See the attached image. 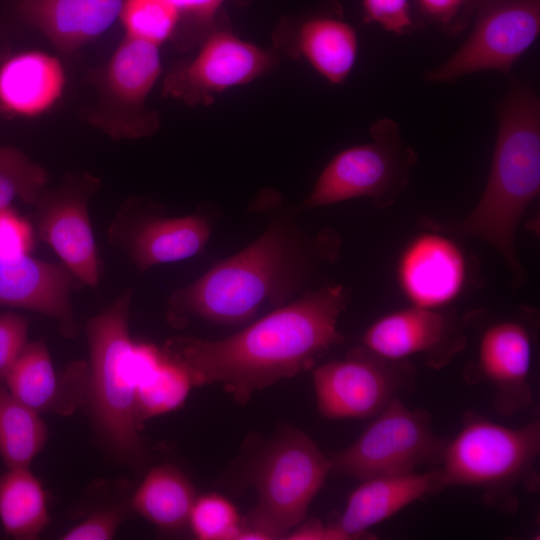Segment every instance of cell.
<instances>
[{"label": "cell", "mask_w": 540, "mask_h": 540, "mask_svg": "<svg viewBox=\"0 0 540 540\" xmlns=\"http://www.w3.org/2000/svg\"><path fill=\"white\" fill-rule=\"evenodd\" d=\"M349 301L343 285L307 290L228 337L173 336L161 350L193 386L220 385L245 405L256 392L313 368L343 343L338 322Z\"/></svg>", "instance_id": "obj_1"}, {"label": "cell", "mask_w": 540, "mask_h": 540, "mask_svg": "<svg viewBox=\"0 0 540 540\" xmlns=\"http://www.w3.org/2000/svg\"><path fill=\"white\" fill-rule=\"evenodd\" d=\"M299 211L276 206L251 244L172 292L168 323L178 329L193 319L239 325L264 306L278 308L307 291L318 270L337 259L341 239L333 229L310 233L298 221Z\"/></svg>", "instance_id": "obj_2"}, {"label": "cell", "mask_w": 540, "mask_h": 540, "mask_svg": "<svg viewBox=\"0 0 540 540\" xmlns=\"http://www.w3.org/2000/svg\"><path fill=\"white\" fill-rule=\"evenodd\" d=\"M496 110L495 146L477 204L459 222L431 221L456 236H471L489 244L521 283L524 271L515 250V235L540 192V99L531 84L511 77L508 92Z\"/></svg>", "instance_id": "obj_3"}, {"label": "cell", "mask_w": 540, "mask_h": 540, "mask_svg": "<svg viewBox=\"0 0 540 540\" xmlns=\"http://www.w3.org/2000/svg\"><path fill=\"white\" fill-rule=\"evenodd\" d=\"M131 288L86 325L89 349L86 403L93 426L110 454L133 467L145 460L135 413L134 341L128 328Z\"/></svg>", "instance_id": "obj_4"}, {"label": "cell", "mask_w": 540, "mask_h": 540, "mask_svg": "<svg viewBox=\"0 0 540 540\" xmlns=\"http://www.w3.org/2000/svg\"><path fill=\"white\" fill-rule=\"evenodd\" d=\"M539 454V419L510 428L468 412L459 432L444 446L436 469L438 492L470 486L483 492L486 503L513 510L518 487L533 493L539 488Z\"/></svg>", "instance_id": "obj_5"}, {"label": "cell", "mask_w": 540, "mask_h": 540, "mask_svg": "<svg viewBox=\"0 0 540 540\" xmlns=\"http://www.w3.org/2000/svg\"><path fill=\"white\" fill-rule=\"evenodd\" d=\"M331 471L329 457L303 431H280L255 461L249 481L257 503L238 540L285 539L304 521Z\"/></svg>", "instance_id": "obj_6"}, {"label": "cell", "mask_w": 540, "mask_h": 540, "mask_svg": "<svg viewBox=\"0 0 540 540\" xmlns=\"http://www.w3.org/2000/svg\"><path fill=\"white\" fill-rule=\"evenodd\" d=\"M372 141L336 154L319 175L302 209L366 198L391 207L408 185L418 154L401 137L399 124L383 117L370 127Z\"/></svg>", "instance_id": "obj_7"}, {"label": "cell", "mask_w": 540, "mask_h": 540, "mask_svg": "<svg viewBox=\"0 0 540 540\" xmlns=\"http://www.w3.org/2000/svg\"><path fill=\"white\" fill-rule=\"evenodd\" d=\"M373 418L355 442L329 457L331 471L362 481L440 463L446 441L435 433L427 411L395 397Z\"/></svg>", "instance_id": "obj_8"}, {"label": "cell", "mask_w": 540, "mask_h": 540, "mask_svg": "<svg viewBox=\"0 0 540 540\" xmlns=\"http://www.w3.org/2000/svg\"><path fill=\"white\" fill-rule=\"evenodd\" d=\"M473 29L442 64L427 70L431 83H451L469 74L510 75L517 60L540 33V0H477Z\"/></svg>", "instance_id": "obj_9"}, {"label": "cell", "mask_w": 540, "mask_h": 540, "mask_svg": "<svg viewBox=\"0 0 540 540\" xmlns=\"http://www.w3.org/2000/svg\"><path fill=\"white\" fill-rule=\"evenodd\" d=\"M312 379L324 418L368 419L400 392L413 389L415 369L408 360H390L359 344L345 357L316 366Z\"/></svg>", "instance_id": "obj_10"}, {"label": "cell", "mask_w": 540, "mask_h": 540, "mask_svg": "<svg viewBox=\"0 0 540 540\" xmlns=\"http://www.w3.org/2000/svg\"><path fill=\"white\" fill-rule=\"evenodd\" d=\"M214 225L207 210L172 217L163 205L133 198L116 212L108 228L110 245L141 272L191 258L205 249Z\"/></svg>", "instance_id": "obj_11"}, {"label": "cell", "mask_w": 540, "mask_h": 540, "mask_svg": "<svg viewBox=\"0 0 540 540\" xmlns=\"http://www.w3.org/2000/svg\"><path fill=\"white\" fill-rule=\"evenodd\" d=\"M423 230L401 249L395 276L410 305L445 309L472 283V262L456 235L421 221Z\"/></svg>", "instance_id": "obj_12"}, {"label": "cell", "mask_w": 540, "mask_h": 540, "mask_svg": "<svg viewBox=\"0 0 540 540\" xmlns=\"http://www.w3.org/2000/svg\"><path fill=\"white\" fill-rule=\"evenodd\" d=\"M96 181L88 176L68 179L59 189L43 191L36 203L35 232L83 283L96 288L101 278L89 216Z\"/></svg>", "instance_id": "obj_13"}, {"label": "cell", "mask_w": 540, "mask_h": 540, "mask_svg": "<svg viewBox=\"0 0 540 540\" xmlns=\"http://www.w3.org/2000/svg\"><path fill=\"white\" fill-rule=\"evenodd\" d=\"M360 344L390 359L420 356L427 366L440 370L467 344L464 321L445 309L409 305L376 319L362 334Z\"/></svg>", "instance_id": "obj_14"}, {"label": "cell", "mask_w": 540, "mask_h": 540, "mask_svg": "<svg viewBox=\"0 0 540 540\" xmlns=\"http://www.w3.org/2000/svg\"><path fill=\"white\" fill-rule=\"evenodd\" d=\"M533 344L528 322L519 317L490 321L480 329L475 358L465 376L492 386L494 408L500 414L513 415L532 402Z\"/></svg>", "instance_id": "obj_15"}, {"label": "cell", "mask_w": 540, "mask_h": 540, "mask_svg": "<svg viewBox=\"0 0 540 540\" xmlns=\"http://www.w3.org/2000/svg\"><path fill=\"white\" fill-rule=\"evenodd\" d=\"M278 61L276 54L244 42L229 31H214L196 58L175 70L166 91L189 104H208L223 90L265 74Z\"/></svg>", "instance_id": "obj_16"}, {"label": "cell", "mask_w": 540, "mask_h": 540, "mask_svg": "<svg viewBox=\"0 0 540 540\" xmlns=\"http://www.w3.org/2000/svg\"><path fill=\"white\" fill-rule=\"evenodd\" d=\"M83 283L62 262L0 256V305L38 312L54 319L61 333H77L72 293Z\"/></svg>", "instance_id": "obj_17"}, {"label": "cell", "mask_w": 540, "mask_h": 540, "mask_svg": "<svg viewBox=\"0 0 540 540\" xmlns=\"http://www.w3.org/2000/svg\"><path fill=\"white\" fill-rule=\"evenodd\" d=\"M9 392L38 413H73L86 403L87 363H74L62 375L44 341L27 342L3 380Z\"/></svg>", "instance_id": "obj_18"}, {"label": "cell", "mask_w": 540, "mask_h": 540, "mask_svg": "<svg viewBox=\"0 0 540 540\" xmlns=\"http://www.w3.org/2000/svg\"><path fill=\"white\" fill-rule=\"evenodd\" d=\"M437 493L436 469L362 480L350 494L340 519L328 525L332 540L361 538L371 527L415 501Z\"/></svg>", "instance_id": "obj_19"}, {"label": "cell", "mask_w": 540, "mask_h": 540, "mask_svg": "<svg viewBox=\"0 0 540 540\" xmlns=\"http://www.w3.org/2000/svg\"><path fill=\"white\" fill-rule=\"evenodd\" d=\"M124 0H19L20 14L60 49L72 51L107 30Z\"/></svg>", "instance_id": "obj_20"}, {"label": "cell", "mask_w": 540, "mask_h": 540, "mask_svg": "<svg viewBox=\"0 0 540 540\" xmlns=\"http://www.w3.org/2000/svg\"><path fill=\"white\" fill-rule=\"evenodd\" d=\"M63 86L64 73L56 58L22 53L0 68V105L13 114L34 116L54 104Z\"/></svg>", "instance_id": "obj_21"}, {"label": "cell", "mask_w": 540, "mask_h": 540, "mask_svg": "<svg viewBox=\"0 0 540 540\" xmlns=\"http://www.w3.org/2000/svg\"><path fill=\"white\" fill-rule=\"evenodd\" d=\"M197 496L187 476L177 467L152 468L131 499V508L158 529L177 532L188 526Z\"/></svg>", "instance_id": "obj_22"}, {"label": "cell", "mask_w": 540, "mask_h": 540, "mask_svg": "<svg viewBox=\"0 0 540 540\" xmlns=\"http://www.w3.org/2000/svg\"><path fill=\"white\" fill-rule=\"evenodd\" d=\"M297 47L319 74L339 85L345 82L356 61L358 36L344 20L319 16L302 25Z\"/></svg>", "instance_id": "obj_23"}, {"label": "cell", "mask_w": 540, "mask_h": 540, "mask_svg": "<svg viewBox=\"0 0 540 540\" xmlns=\"http://www.w3.org/2000/svg\"><path fill=\"white\" fill-rule=\"evenodd\" d=\"M0 521L18 540L38 538L50 522L45 491L29 467L8 468L0 476Z\"/></svg>", "instance_id": "obj_24"}, {"label": "cell", "mask_w": 540, "mask_h": 540, "mask_svg": "<svg viewBox=\"0 0 540 540\" xmlns=\"http://www.w3.org/2000/svg\"><path fill=\"white\" fill-rule=\"evenodd\" d=\"M37 411L0 384V456L7 468H27L44 448L48 430Z\"/></svg>", "instance_id": "obj_25"}, {"label": "cell", "mask_w": 540, "mask_h": 540, "mask_svg": "<svg viewBox=\"0 0 540 540\" xmlns=\"http://www.w3.org/2000/svg\"><path fill=\"white\" fill-rule=\"evenodd\" d=\"M158 45L127 36L115 52L108 71L114 93L127 102H140L160 73Z\"/></svg>", "instance_id": "obj_26"}, {"label": "cell", "mask_w": 540, "mask_h": 540, "mask_svg": "<svg viewBox=\"0 0 540 540\" xmlns=\"http://www.w3.org/2000/svg\"><path fill=\"white\" fill-rule=\"evenodd\" d=\"M163 355L162 363L136 384L135 413L140 429L148 419L181 407L193 387L187 372Z\"/></svg>", "instance_id": "obj_27"}, {"label": "cell", "mask_w": 540, "mask_h": 540, "mask_svg": "<svg viewBox=\"0 0 540 540\" xmlns=\"http://www.w3.org/2000/svg\"><path fill=\"white\" fill-rule=\"evenodd\" d=\"M47 173L21 151L0 146V211L20 198L34 205L45 190Z\"/></svg>", "instance_id": "obj_28"}, {"label": "cell", "mask_w": 540, "mask_h": 540, "mask_svg": "<svg viewBox=\"0 0 540 540\" xmlns=\"http://www.w3.org/2000/svg\"><path fill=\"white\" fill-rule=\"evenodd\" d=\"M243 521L235 505L218 493L196 498L188 526L200 540H238Z\"/></svg>", "instance_id": "obj_29"}, {"label": "cell", "mask_w": 540, "mask_h": 540, "mask_svg": "<svg viewBox=\"0 0 540 540\" xmlns=\"http://www.w3.org/2000/svg\"><path fill=\"white\" fill-rule=\"evenodd\" d=\"M179 11L165 0H124L120 17L129 36L154 43L174 31Z\"/></svg>", "instance_id": "obj_30"}, {"label": "cell", "mask_w": 540, "mask_h": 540, "mask_svg": "<svg viewBox=\"0 0 540 540\" xmlns=\"http://www.w3.org/2000/svg\"><path fill=\"white\" fill-rule=\"evenodd\" d=\"M365 23H374L396 36L413 33L421 25L416 21L411 0H362Z\"/></svg>", "instance_id": "obj_31"}, {"label": "cell", "mask_w": 540, "mask_h": 540, "mask_svg": "<svg viewBox=\"0 0 540 540\" xmlns=\"http://www.w3.org/2000/svg\"><path fill=\"white\" fill-rule=\"evenodd\" d=\"M34 225L13 209L0 211V256L29 255L35 246Z\"/></svg>", "instance_id": "obj_32"}, {"label": "cell", "mask_w": 540, "mask_h": 540, "mask_svg": "<svg viewBox=\"0 0 540 540\" xmlns=\"http://www.w3.org/2000/svg\"><path fill=\"white\" fill-rule=\"evenodd\" d=\"M28 321L25 317L6 312L0 314V381L27 344Z\"/></svg>", "instance_id": "obj_33"}, {"label": "cell", "mask_w": 540, "mask_h": 540, "mask_svg": "<svg viewBox=\"0 0 540 540\" xmlns=\"http://www.w3.org/2000/svg\"><path fill=\"white\" fill-rule=\"evenodd\" d=\"M124 510L116 507L93 512L83 521L66 531L62 540H109L112 539L125 518Z\"/></svg>", "instance_id": "obj_34"}, {"label": "cell", "mask_w": 540, "mask_h": 540, "mask_svg": "<svg viewBox=\"0 0 540 540\" xmlns=\"http://www.w3.org/2000/svg\"><path fill=\"white\" fill-rule=\"evenodd\" d=\"M417 9L426 21L440 25L453 34L467 0H414Z\"/></svg>", "instance_id": "obj_35"}, {"label": "cell", "mask_w": 540, "mask_h": 540, "mask_svg": "<svg viewBox=\"0 0 540 540\" xmlns=\"http://www.w3.org/2000/svg\"><path fill=\"white\" fill-rule=\"evenodd\" d=\"M179 13L184 12L202 20H209L213 17L224 0H165Z\"/></svg>", "instance_id": "obj_36"}, {"label": "cell", "mask_w": 540, "mask_h": 540, "mask_svg": "<svg viewBox=\"0 0 540 540\" xmlns=\"http://www.w3.org/2000/svg\"><path fill=\"white\" fill-rule=\"evenodd\" d=\"M285 539L332 540L328 525H324L318 520L302 521L287 534Z\"/></svg>", "instance_id": "obj_37"}, {"label": "cell", "mask_w": 540, "mask_h": 540, "mask_svg": "<svg viewBox=\"0 0 540 540\" xmlns=\"http://www.w3.org/2000/svg\"><path fill=\"white\" fill-rule=\"evenodd\" d=\"M476 1L477 0H468L467 1L466 6L464 8V11H463L459 21L457 22L455 28H454L453 35H455V34L457 35L461 31H463V29L466 28V26L470 22L472 14H473V9H474V5H475Z\"/></svg>", "instance_id": "obj_38"}]
</instances>
